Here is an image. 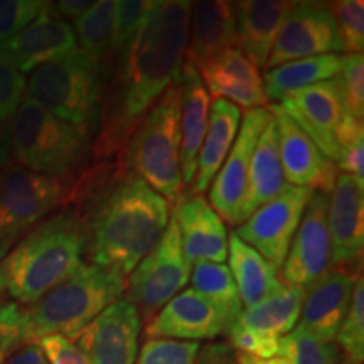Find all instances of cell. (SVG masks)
I'll return each instance as SVG.
<instances>
[{"mask_svg":"<svg viewBox=\"0 0 364 364\" xmlns=\"http://www.w3.org/2000/svg\"><path fill=\"white\" fill-rule=\"evenodd\" d=\"M49 364H88L78 348L63 336H48L36 341Z\"/></svg>","mask_w":364,"mask_h":364,"instance_id":"7bdbcfd3","label":"cell"},{"mask_svg":"<svg viewBox=\"0 0 364 364\" xmlns=\"http://www.w3.org/2000/svg\"><path fill=\"white\" fill-rule=\"evenodd\" d=\"M189 280L193 284L191 289L220 309L228 326L231 327L238 321L240 314L243 312V306H241L238 289L226 263H196L191 270Z\"/></svg>","mask_w":364,"mask_h":364,"instance_id":"1f68e13d","label":"cell"},{"mask_svg":"<svg viewBox=\"0 0 364 364\" xmlns=\"http://www.w3.org/2000/svg\"><path fill=\"white\" fill-rule=\"evenodd\" d=\"M267 110L272 113L277 125L279 156L287 184L322 194L332 193L339 176L336 164L316 147L306 132L279 105L268 103Z\"/></svg>","mask_w":364,"mask_h":364,"instance_id":"9a60e30c","label":"cell"},{"mask_svg":"<svg viewBox=\"0 0 364 364\" xmlns=\"http://www.w3.org/2000/svg\"><path fill=\"white\" fill-rule=\"evenodd\" d=\"M339 364H348V363H346V361H344V359H343V363H339Z\"/></svg>","mask_w":364,"mask_h":364,"instance_id":"681fc988","label":"cell"},{"mask_svg":"<svg viewBox=\"0 0 364 364\" xmlns=\"http://www.w3.org/2000/svg\"><path fill=\"white\" fill-rule=\"evenodd\" d=\"M327 194L312 191L289 253L282 263L280 282L307 292L332 270L331 236L327 228Z\"/></svg>","mask_w":364,"mask_h":364,"instance_id":"8fae6325","label":"cell"},{"mask_svg":"<svg viewBox=\"0 0 364 364\" xmlns=\"http://www.w3.org/2000/svg\"><path fill=\"white\" fill-rule=\"evenodd\" d=\"M277 356L285 364H339L344 359L338 344L317 339L299 326L280 339Z\"/></svg>","mask_w":364,"mask_h":364,"instance_id":"d6a6232c","label":"cell"},{"mask_svg":"<svg viewBox=\"0 0 364 364\" xmlns=\"http://www.w3.org/2000/svg\"><path fill=\"white\" fill-rule=\"evenodd\" d=\"M27 80L0 56V124H7L26 97Z\"/></svg>","mask_w":364,"mask_h":364,"instance_id":"b9f144b4","label":"cell"},{"mask_svg":"<svg viewBox=\"0 0 364 364\" xmlns=\"http://www.w3.org/2000/svg\"><path fill=\"white\" fill-rule=\"evenodd\" d=\"M338 145L336 167L364 184V127L363 122L346 113L334 134Z\"/></svg>","mask_w":364,"mask_h":364,"instance_id":"d590c367","label":"cell"},{"mask_svg":"<svg viewBox=\"0 0 364 364\" xmlns=\"http://www.w3.org/2000/svg\"><path fill=\"white\" fill-rule=\"evenodd\" d=\"M156 2L154 0H122L118 2L115 21H113L110 54H108V68L122 53L129 48L139 31L147 21Z\"/></svg>","mask_w":364,"mask_h":364,"instance_id":"e575fe53","label":"cell"},{"mask_svg":"<svg viewBox=\"0 0 364 364\" xmlns=\"http://www.w3.org/2000/svg\"><path fill=\"white\" fill-rule=\"evenodd\" d=\"M285 186L284 172L279 156V139H277L275 120L268 122L255 145L252 162H250L248 191L245 199V221L263 204L272 201Z\"/></svg>","mask_w":364,"mask_h":364,"instance_id":"83f0119b","label":"cell"},{"mask_svg":"<svg viewBox=\"0 0 364 364\" xmlns=\"http://www.w3.org/2000/svg\"><path fill=\"white\" fill-rule=\"evenodd\" d=\"M199 348L194 341L147 339L135 364H194Z\"/></svg>","mask_w":364,"mask_h":364,"instance_id":"f35d334b","label":"cell"},{"mask_svg":"<svg viewBox=\"0 0 364 364\" xmlns=\"http://www.w3.org/2000/svg\"><path fill=\"white\" fill-rule=\"evenodd\" d=\"M4 292H6V279H4L2 265H0V297H2Z\"/></svg>","mask_w":364,"mask_h":364,"instance_id":"c3c4849f","label":"cell"},{"mask_svg":"<svg viewBox=\"0 0 364 364\" xmlns=\"http://www.w3.org/2000/svg\"><path fill=\"white\" fill-rule=\"evenodd\" d=\"M4 364H49L43 349L36 341L22 344Z\"/></svg>","mask_w":364,"mask_h":364,"instance_id":"bcb514c9","label":"cell"},{"mask_svg":"<svg viewBox=\"0 0 364 364\" xmlns=\"http://www.w3.org/2000/svg\"><path fill=\"white\" fill-rule=\"evenodd\" d=\"M181 176L182 184L193 186L198 156L209 124L211 98L201 75L184 63L181 71Z\"/></svg>","mask_w":364,"mask_h":364,"instance_id":"d4e9b609","label":"cell"},{"mask_svg":"<svg viewBox=\"0 0 364 364\" xmlns=\"http://www.w3.org/2000/svg\"><path fill=\"white\" fill-rule=\"evenodd\" d=\"M236 48L235 2L201 0L193 2L184 63L196 70Z\"/></svg>","mask_w":364,"mask_h":364,"instance_id":"603a6c76","label":"cell"},{"mask_svg":"<svg viewBox=\"0 0 364 364\" xmlns=\"http://www.w3.org/2000/svg\"><path fill=\"white\" fill-rule=\"evenodd\" d=\"M86 226L75 203L48 216L6 255V290L14 302L31 307L85 263Z\"/></svg>","mask_w":364,"mask_h":364,"instance_id":"3957f363","label":"cell"},{"mask_svg":"<svg viewBox=\"0 0 364 364\" xmlns=\"http://www.w3.org/2000/svg\"><path fill=\"white\" fill-rule=\"evenodd\" d=\"M334 17L338 36L346 54H361L364 49V4L363 0H338L327 4Z\"/></svg>","mask_w":364,"mask_h":364,"instance_id":"8d00e7d4","label":"cell"},{"mask_svg":"<svg viewBox=\"0 0 364 364\" xmlns=\"http://www.w3.org/2000/svg\"><path fill=\"white\" fill-rule=\"evenodd\" d=\"M198 71L215 100H225L245 110L267 108L260 70L240 49H228Z\"/></svg>","mask_w":364,"mask_h":364,"instance_id":"7402d4cb","label":"cell"},{"mask_svg":"<svg viewBox=\"0 0 364 364\" xmlns=\"http://www.w3.org/2000/svg\"><path fill=\"white\" fill-rule=\"evenodd\" d=\"M117 6V0L93 2V6L83 16L73 22L76 44H80L78 49L102 73H105V68L108 66Z\"/></svg>","mask_w":364,"mask_h":364,"instance_id":"4dcf8cb0","label":"cell"},{"mask_svg":"<svg viewBox=\"0 0 364 364\" xmlns=\"http://www.w3.org/2000/svg\"><path fill=\"white\" fill-rule=\"evenodd\" d=\"M341 91L346 105V112L364 120V56L361 54H344L339 71Z\"/></svg>","mask_w":364,"mask_h":364,"instance_id":"ab89813d","label":"cell"},{"mask_svg":"<svg viewBox=\"0 0 364 364\" xmlns=\"http://www.w3.org/2000/svg\"><path fill=\"white\" fill-rule=\"evenodd\" d=\"M75 184L19 166L0 171V260L53 211L71 201Z\"/></svg>","mask_w":364,"mask_h":364,"instance_id":"ba28073f","label":"cell"},{"mask_svg":"<svg viewBox=\"0 0 364 364\" xmlns=\"http://www.w3.org/2000/svg\"><path fill=\"white\" fill-rule=\"evenodd\" d=\"M277 105L306 132L316 147L336 164L338 145L334 134L348 113L339 76L287 95Z\"/></svg>","mask_w":364,"mask_h":364,"instance_id":"2e32d148","label":"cell"},{"mask_svg":"<svg viewBox=\"0 0 364 364\" xmlns=\"http://www.w3.org/2000/svg\"><path fill=\"white\" fill-rule=\"evenodd\" d=\"M193 267L186 260L179 228L171 216L162 238L125 279V297L150 321L188 285Z\"/></svg>","mask_w":364,"mask_h":364,"instance_id":"9c48e42d","label":"cell"},{"mask_svg":"<svg viewBox=\"0 0 364 364\" xmlns=\"http://www.w3.org/2000/svg\"><path fill=\"white\" fill-rule=\"evenodd\" d=\"M311 194V189L285 184L272 201L258 208L243 225L236 226L233 235L260 253L273 267L280 268Z\"/></svg>","mask_w":364,"mask_h":364,"instance_id":"30bf717a","label":"cell"},{"mask_svg":"<svg viewBox=\"0 0 364 364\" xmlns=\"http://www.w3.org/2000/svg\"><path fill=\"white\" fill-rule=\"evenodd\" d=\"M103 73L80 49L36 68L26 97L46 112L90 134L97 132L103 100Z\"/></svg>","mask_w":364,"mask_h":364,"instance_id":"52a82bcc","label":"cell"},{"mask_svg":"<svg viewBox=\"0 0 364 364\" xmlns=\"http://www.w3.org/2000/svg\"><path fill=\"white\" fill-rule=\"evenodd\" d=\"M12 161V144L9 135L7 124H0V171L11 166Z\"/></svg>","mask_w":364,"mask_h":364,"instance_id":"7dc6e473","label":"cell"},{"mask_svg":"<svg viewBox=\"0 0 364 364\" xmlns=\"http://www.w3.org/2000/svg\"><path fill=\"white\" fill-rule=\"evenodd\" d=\"M140 334L142 317L134 304L122 297L98 314L71 343L88 364H135Z\"/></svg>","mask_w":364,"mask_h":364,"instance_id":"4fadbf2b","label":"cell"},{"mask_svg":"<svg viewBox=\"0 0 364 364\" xmlns=\"http://www.w3.org/2000/svg\"><path fill=\"white\" fill-rule=\"evenodd\" d=\"M334 343L343 353L348 364H363L364 361V280L359 277L353 290L348 314L341 324Z\"/></svg>","mask_w":364,"mask_h":364,"instance_id":"836d02e7","label":"cell"},{"mask_svg":"<svg viewBox=\"0 0 364 364\" xmlns=\"http://www.w3.org/2000/svg\"><path fill=\"white\" fill-rule=\"evenodd\" d=\"M26 343H31L27 309L14 300H0V364Z\"/></svg>","mask_w":364,"mask_h":364,"instance_id":"74e56055","label":"cell"},{"mask_svg":"<svg viewBox=\"0 0 364 364\" xmlns=\"http://www.w3.org/2000/svg\"><path fill=\"white\" fill-rule=\"evenodd\" d=\"M191 7L189 0H156L142 29L113 61L91 144L97 164L117 157L164 91L181 81Z\"/></svg>","mask_w":364,"mask_h":364,"instance_id":"6da1fadb","label":"cell"},{"mask_svg":"<svg viewBox=\"0 0 364 364\" xmlns=\"http://www.w3.org/2000/svg\"><path fill=\"white\" fill-rule=\"evenodd\" d=\"M12 157L22 169L75 182L83 174L91 152V134L46 112L24 97L7 122Z\"/></svg>","mask_w":364,"mask_h":364,"instance_id":"277c9868","label":"cell"},{"mask_svg":"<svg viewBox=\"0 0 364 364\" xmlns=\"http://www.w3.org/2000/svg\"><path fill=\"white\" fill-rule=\"evenodd\" d=\"M270 120L272 113L267 108L245 110L233 147L228 154L226 161L223 162L215 181L211 182V189H209L211 208L223 221L233 226L245 223L243 208L248 191L250 162H252L258 136Z\"/></svg>","mask_w":364,"mask_h":364,"instance_id":"7c38bea8","label":"cell"},{"mask_svg":"<svg viewBox=\"0 0 364 364\" xmlns=\"http://www.w3.org/2000/svg\"><path fill=\"white\" fill-rule=\"evenodd\" d=\"M241 125V110L236 105L215 100L211 103L209 124L198 156V169L191 186V193L203 194L209 189L226 161Z\"/></svg>","mask_w":364,"mask_h":364,"instance_id":"484cf974","label":"cell"},{"mask_svg":"<svg viewBox=\"0 0 364 364\" xmlns=\"http://www.w3.org/2000/svg\"><path fill=\"white\" fill-rule=\"evenodd\" d=\"M339 53H343V46L327 4L295 2L277 36L265 68L272 70L295 59Z\"/></svg>","mask_w":364,"mask_h":364,"instance_id":"5bb4252c","label":"cell"},{"mask_svg":"<svg viewBox=\"0 0 364 364\" xmlns=\"http://www.w3.org/2000/svg\"><path fill=\"white\" fill-rule=\"evenodd\" d=\"M304 297V290L285 287L273 297L243 309L235 324L267 338L280 339L297 327Z\"/></svg>","mask_w":364,"mask_h":364,"instance_id":"f546056e","label":"cell"},{"mask_svg":"<svg viewBox=\"0 0 364 364\" xmlns=\"http://www.w3.org/2000/svg\"><path fill=\"white\" fill-rule=\"evenodd\" d=\"M230 272L243 309L253 307L285 289L279 279V268L268 263L260 253L243 243L233 233L228 238Z\"/></svg>","mask_w":364,"mask_h":364,"instance_id":"4316f807","label":"cell"},{"mask_svg":"<svg viewBox=\"0 0 364 364\" xmlns=\"http://www.w3.org/2000/svg\"><path fill=\"white\" fill-rule=\"evenodd\" d=\"M341 63H343L341 54H322V56L295 59L267 70L262 78L267 102L277 103L287 95L336 78L339 76Z\"/></svg>","mask_w":364,"mask_h":364,"instance_id":"f1b7e54d","label":"cell"},{"mask_svg":"<svg viewBox=\"0 0 364 364\" xmlns=\"http://www.w3.org/2000/svg\"><path fill=\"white\" fill-rule=\"evenodd\" d=\"M295 2L289 0H245L235 2L236 49L260 70L265 68L282 26Z\"/></svg>","mask_w":364,"mask_h":364,"instance_id":"cb8c5ba5","label":"cell"},{"mask_svg":"<svg viewBox=\"0 0 364 364\" xmlns=\"http://www.w3.org/2000/svg\"><path fill=\"white\" fill-rule=\"evenodd\" d=\"M44 4L39 0H0V44L29 26Z\"/></svg>","mask_w":364,"mask_h":364,"instance_id":"60d3db41","label":"cell"},{"mask_svg":"<svg viewBox=\"0 0 364 364\" xmlns=\"http://www.w3.org/2000/svg\"><path fill=\"white\" fill-rule=\"evenodd\" d=\"M172 218L179 228L182 250L191 267L201 262H226V225L203 194H182L174 204Z\"/></svg>","mask_w":364,"mask_h":364,"instance_id":"d6986e66","label":"cell"},{"mask_svg":"<svg viewBox=\"0 0 364 364\" xmlns=\"http://www.w3.org/2000/svg\"><path fill=\"white\" fill-rule=\"evenodd\" d=\"M75 49H78V44L73 27L56 19L48 11L46 2L43 11L29 26L0 44V56L24 75Z\"/></svg>","mask_w":364,"mask_h":364,"instance_id":"ffe728a7","label":"cell"},{"mask_svg":"<svg viewBox=\"0 0 364 364\" xmlns=\"http://www.w3.org/2000/svg\"><path fill=\"white\" fill-rule=\"evenodd\" d=\"M124 277L93 263H83L34 306L26 307L29 339L63 336L71 341L98 314L124 297Z\"/></svg>","mask_w":364,"mask_h":364,"instance_id":"8992f818","label":"cell"},{"mask_svg":"<svg viewBox=\"0 0 364 364\" xmlns=\"http://www.w3.org/2000/svg\"><path fill=\"white\" fill-rule=\"evenodd\" d=\"M194 364H240L236 351L228 343H208L199 348Z\"/></svg>","mask_w":364,"mask_h":364,"instance_id":"ee69618b","label":"cell"},{"mask_svg":"<svg viewBox=\"0 0 364 364\" xmlns=\"http://www.w3.org/2000/svg\"><path fill=\"white\" fill-rule=\"evenodd\" d=\"M225 316L215 304L193 289H186L171 299L145 326L149 339L209 341L226 334Z\"/></svg>","mask_w":364,"mask_h":364,"instance_id":"ac0fdd59","label":"cell"},{"mask_svg":"<svg viewBox=\"0 0 364 364\" xmlns=\"http://www.w3.org/2000/svg\"><path fill=\"white\" fill-rule=\"evenodd\" d=\"M70 203L83 215L86 257L124 279L152 252L171 220L169 203L117 162L85 171Z\"/></svg>","mask_w":364,"mask_h":364,"instance_id":"7a4b0ae2","label":"cell"},{"mask_svg":"<svg viewBox=\"0 0 364 364\" xmlns=\"http://www.w3.org/2000/svg\"><path fill=\"white\" fill-rule=\"evenodd\" d=\"M332 268H356L364 248V184L341 174L327 204Z\"/></svg>","mask_w":364,"mask_h":364,"instance_id":"e0dca14e","label":"cell"},{"mask_svg":"<svg viewBox=\"0 0 364 364\" xmlns=\"http://www.w3.org/2000/svg\"><path fill=\"white\" fill-rule=\"evenodd\" d=\"M359 277L358 268H332L326 273L306 292L299 327L317 339L334 343Z\"/></svg>","mask_w":364,"mask_h":364,"instance_id":"44dd1931","label":"cell"},{"mask_svg":"<svg viewBox=\"0 0 364 364\" xmlns=\"http://www.w3.org/2000/svg\"><path fill=\"white\" fill-rule=\"evenodd\" d=\"M117 164L134 172L169 206L184 194L181 176V86L172 85L154 103Z\"/></svg>","mask_w":364,"mask_h":364,"instance_id":"5b68a950","label":"cell"},{"mask_svg":"<svg viewBox=\"0 0 364 364\" xmlns=\"http://www.w3.org/2000/svg\"><path fill=\"white\" fill-rule=\"evenodd\" d=\"M93 6L91 0H61V2H48V11L53 14L59 21H73L75 22L78 17L88 11Z\"/></svg>","mask_w":364,"mask_h":364,"instance_id":"f6af8a7d","label":"cell"}]
</instances>
